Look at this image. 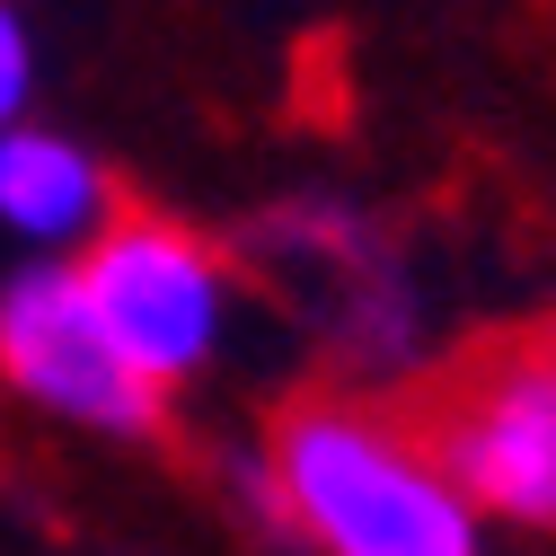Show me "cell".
Here are the masks:
<instances>
[{
    "label": "cell",
    "instance_id": "cell-1",
    "mask_svg": "<svg viewBox=\"0 0 556 556\" xmlns=\"http://www.w3.org/2000/svg\"><path fill=\"white\" fill-rule=\"evenodd\" d=\"M256 495L309 556H485V521L442 477L406 406L380 397H292L265 433Z\"/></svg>",
    "mask_w": 556,
    "mask_h": 556
},
{
    "label": "cell",
    "instance_id": "cell-2",
    "mask_svg": "<svg viewBox=\"0 0 556 556\" xmlns=\"http://www.w3.org/2000/svg\"><path fill=\"white\" fill-rule=\"evenodd\" d=\"M477 521L556 539V336H495L406 406Z\"/></svg>",
    "mask_w": 556,
    "mask_h": 556
},
{
    "label": "cell",
    "instance_id": "cell-3",
    "mask_svg": "<svg viewBox=\"0 0 556 556\" xmlns=\"http://www.w3.org/2000/svg\"><path fill=\"white\" fill-rule=\"evenodd\" d=\"M72 283L98 309L106 344L160 397L177 380H194L230 336V256L168 213H115L72 256Z\"/></svg>",
    "mask_w": 556,
    "mask_h": 556
},
{
    "label": "cell",
    "instance_id": "cell-4",
    "mask_svg": "<svg viewBox=\"0 0 556 556\" xmlns=\"http://www.w3.org/2000/svg\"><path fill=\"white\" fill-rule=\"evenodd\" d=\"M0 380L53 415H72V425H98V433H151L168 406L106 344L98 309L72 283V265H27L0 292Z\"/></svg>",
    "mask_w": 556,
    "mask_h": 556
},
{
    "label": "cell",
    "instance_id": "cell-5",
    "mask_svg": "<svg viewBox=\"0 0 556 556\" xmlns=\"http://www.w3.org/2000/svg\"><path fill=\"white\" fill-rule=\"evenodd\" d=\"M124 213L106 168L80 151V142H62V132L45 124H10L0 132V222H10L27 248H89L106 222Z\"/></svg>",
    "mask_w": 556,
    "mask_h": 556
},
{
    "label": "cell",
    "instance_id": "cell-6",
    "mask_svg": "<svg viewBox=\"0 0 556 556\" xmlns=\"http://www.w3.org/2000/svg\"><path fill=\"white\" fill-rule=\"evenodd\" d=\"M27 98H36V36L18 18V0H0V132L27 124Z\"/></svg>",
    "mask_w": 556,
    "mask_h": 556
}]
</instances>
